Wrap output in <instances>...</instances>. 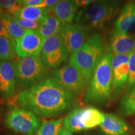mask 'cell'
<instances>
[{"label": "cell", "instance_id": "9a60e30c", "mask_svg": "<svg viewBox=\"0 0 135 135\" xmlns=\"http://www.w3.org/2000/svg\"><path fill=\"white\" fill-rule=\"evenodd\" d=\"M100 129L105 135H129L131 131L125 121L112 113L104 114Z\"/></svg>", "mask_w": 135, "mask_h": 135}, {"label": "cell", "instance_id": "6da1fadb", "mask_svg": "<svg viewBox=\"0 0 135 135\" xmlns=\"http://www.w3.org/2000/svg\"><path fill=\"white\" fill-rule=\"evenodd\" d=\"M17 103L23 108L42 118L56 117L73 107L74 95L52 78H48L16 97Z\"/></svg>", "mask_w": 135, "mask_h": 135}, {"label": "cell", "instance_id": "52a82bcc", "mask_svg": "<svg viewBox=\"0 0 135 135\" xmlns=\"http://www.w3.org/2000/svg\"><path fill=\"white\" fill-rule=\"evenodd\" d=\"M3 123L8 129L23 135H34L41 126L39 116L18 106L10 108L4 116Z\"/></svg>", "mask_w": 135, "mask_h": 135}, {"label": "cell", "instance_id": "d6a6232c", "mask_svg": "<svg viewBox=\"0 0 135 135\" xmlns=\"http://www.w3.org/2000/svg\"><path fill=\"white\" fill-rule=\"evenodd\" d=\"M84 135H91V134H84Z\"/></svg>", "mask_w": 135, "mask_h": 135}, {"label": "cell", "instance_id": "7c38bea8", "mask_svg": "<svg viewBox=\"0 0 135 135\" xmlns=\"http://www.w3.org/2000/svg\"><path fill=\"white\" fill-rule=\"evenodd\" d=\"M89 30L78 24L63 26L60 32L69 55L80 50L88 38Z\"/></svg>", "mask_w": 135, "mask_h": 135}, {"label": "cell", "instance_id": "7402d4cb", "mask_svg": "<svg viewBox=\"0 0 135 135\" xmlns=\"http://www.w3.org/2000/svg\"><path fill=\"white\" fill-rule=\"evenodd\" d=\"M63 125V119L45 121L34 135H60Z\"/></svg>", "mask_w": 135, "mask_h": 135}, {"label": "cell", "instance_id": "f1b7e54d", "mask_svg": "<svg viewBox=\"0 0 135 135\" xmlns=\"http://www.w3.org/2000/svg\"><path fill=\"white\" fill-rule=\"evenodd\" d=\"M0 36H5L9 38L7 33V31H6V29H5L4 26L1 22H0Z\"/></svg>", "mask_w": 135, "mask_h": 135}, {"label": "cell", "instance_id": "4dcf8cb0", "mask_svg": "<svg viewBox=\"0 0 135 135\" xmlns=\"http://www.w3.org/2000/svg\"><path fill=\"white\" fill-rule=\"evenodd\" d=\"M3 13V8H2V7H1V5H0V18H1V15H2Z\"/></svg>", "mask_w": 135, "mask_h": 135}, {"label": "cell", "instance_id": "603a6c76", "mask_svg": "<svg viewBox=\"0 0 135 135\" xmlns=\"http://www.w3.org/2000/svg\"><path fill=\"white\" fill-rule=\"evenodd\" d=\"M120 109L124 115L135 114V88L126 93L121 99Z\"/></svg>", "mask_w": 135, "mask_h": 135}, {"label": "cell", "instance_id": "ffe728a7", "mask_svg": "<svg viewBox=\"0 0 135 135\" xmlns=\"http://www.w3.org/2000/svg\"><path fill=\"white\" fill-rule=\"evenodd\" d=\"M0 22L4 26L9 38L14 40L21 38L26 32V30L18 25L15 17L6 13H3L0 18Z\"/></svg>", "mask_w": 135, "mask_h": 135}, {"label": "cell", "instance_id": "4fadbf2b", "mask_svg": "<svg viewBox=\"0 0 135 135\" xmlns=\"http://www.w3.org/2000/svg\"><path fill=\"white\" fill-rule=\"evenodd\" d=\"M16 80L13 62H0V96L3 99H8L15 96Z\"/></svg>", "mask_w": 135, "mask_h": 135}, {"label": "cell", "instance_id": "d4e9b609", "mask_svg": "<svg viewBox=\"0 0 135 135\" xmlns=\"http://www.w3.org/2000/svg\"><path fill=\"white\" fill-rule=\"evenodd\" d=\"M129 76L126 85L127 92L135 88V51L131 54L129 61Z\"/></svg>", "mask_w": 135, "mask_h": 135}, {"label": "cell", "instance_id": "ac0fdd59", "mask_svg": "<svg viewBox=\"0 0 135 135\" xmlns=\"http://www.w3.org/2000/svg\"><path fill=\"white\" fill-rule=\"evenodd\" d=\"M62 25L60 20L53 15H48L41 21L40 26L37 31L45 39L58 35L62 29Z\"/></svg>", "mask_w": 135, "mask_h": 135}, {"label": "cell", "instance_id": "e0dca14e", "mask_svg": "<svg viewBox=\"0 0 135 135\" xmlns=\"http://www.w3.org/2000/svg\"><path fill=\"white\" fill-rule=\"evenodd\" d=\"M116 31L128 35L131 30H135V3L126 4L119 13L115 23Z\"/></svg>", "mask_w": 135, "mask_h": 135}, {"label": "cell", "instance_id": "3957f363", "mask_svg": "<svg viewBox=\"0 0 135 135\" xmlns=\"http://www.w3.org/2000/svg\"><path fill=\"white\" fill-rule=\"evenodd\" d=\"M16 86L25 91L36 85L49 76L48 69L45 66L41 58L27 56L13 61Z\"/></svg>", "mask_w": 135, "mask_h": 135}, {"label": "cell", "instance_id": "83f0119b", "mask_svg": "<svg viewBox=\"0 0 135 135\" xmlns=\"http://www.w3.org/2000/svg\"><path fill=\"white\" fill-rule=\"evenodd\" d=\"M94 1L93 0H81V1H76V2L78 4L79 7L81 8H84L86 7L87 6H88L90 4H91L94 2Z\"/></svg>", "mask_w": 135, "mask_h": 135}, {"label": "cell", "instance_id": "f546056e", "mask_svg": "<svg viewBox=\"0 0 135 135\" xmlns=\"http://www.w3.org/2000/svg\"><path fill=\"white\" fill-rule=\"evenodd\" d=\"M60 135H73L72 134V133L69 130H68L67 129H66L64 127H63L61 129Z\"/></svg>", "mask_w": 135, "mask_h": 135}, {"label": "cell", "instance_id": "9c48e42d", "mask_svg": "<svg viewBox=\"0 0 135 135\" xmlns=\"http://www.w3.org/2000/svg\"><path fill=\"white\" fill-rule=\"evenodd\" d=\"M41 60L48 69H56L65 62L69 53L60 34L46 38L41 52Z\"/></svg>", "mask_w": 135, "mask_h": 135}, {"label": "cell", "instance_id": "7a4b0ae2", "mask_svg": "<svg viewBox=\"0 0 135 135\" xmlns=\"http://www.w3.org/2000/svg\"><path fill=\"white\" fill-rule=\"evenodd\" d=\"M113 53L104 54L99 60L88 84L84 96L85 104L104 105L112 95Z\"/></svg>", "mask_w": 135, "mask_h": 135}, {"label": "cell", "instance_id": "30bf717a", "mask_svg": "<svg viewBox=\"0 0 135 135\" xmlns=\"http://www.w3.org/2000/svg\"><path fill=\"white\" fill-rule=\"evenodd\" d=\"M130 55H113L111 60L113 99H117L127 85Z\"/></svg>", "mask_w": 135, "mask_h": 135}, {"label": "cell", "instance_id": "484cf974", "mask_svg": "<svg viewBox=\"0 0 135 135\" xmlns=\"http://www.w3.org/2000/svg\"><path fill=\"white\" fill-rule=\"evenodd\" d=\"M18 25L25 30H37L40 26L41 21H29V20L16 18Z\"/></svg>", "mask_w": 135, "mask_h": 135}, {"label": "cell", "instance_id": "4316f807", "mask_svg": "<svg viewBox=\"0 0 135 135\" xmlns=\"http://www.w3.org/2000/svg\"><path fill=\"white\" fill-rule=\"evenodd\" d=\"M23 7L30 6V7H38L43 8L44 0H23L22 1Z\"/></svg>", "mask_w": 135, "mask_h": 135}, {"label": "cell", "instance_id": "1f68e13d", "mask_svg": "<svg viewBox=\"0 0 135 135\" xmlns=\"http://www.w3.org/2000/svg\"><path fill=\"white\" fill-rule=\"evenodd\" d=\"M1 113H2V108H1V102H0V116H1Z\"/></svg>", "mask_w": 135, "mask_h": 135}, {"label": "cell", "instance_id": "44dd1931", "mask_svg": "<svg viewBox=\"0 0 135 135\" xmlns=\"http://www.w3.org/2000/svg\"><path fill=\"white\" fill-rule=\"evenodd\" d=\"M16 43L12 38L0 36V62L13 60L16 55Z\"/></svg>", "mask_w": 135, "mask_h": 135}, {"label": "cell", "instance_id": "d6986e66", "mask_svg": "<svg viewBox=\"0 0 135 135\" xmlns=\"http://www.w3.org/2000/svg\"><path fill=\"white\" fill-rule=\"evenodd\" d=\"M49 13H50V11L45 8L24 6L15 13L13 16L18 19L41 21L48 16Z\"/></svg>", "mask_w": 135, "mask_h": 135}, {"label": "cell", "instance_id": "277c9868", "mask_svg": "<svg viewBox=\"0 0 135 135\" xmlns=\"http://www.w3.org/2000/svg\"><path fill=\"white\" fill-rule=\"evenodd\" d=\"M103 55V46L100 35L94 34L80 50L71 55L70 62L80 71L88 83Z\"/></svg>", "mask_w": 135, "mask_h": 135}, {"label": "cell", "instance_id": "ba28073f", "mask_svg": "<svg viewBox=\"0 0 135 135\" xmlns=\"http://www.w3.org/2000/svg\"><path fill=\"white\" fill-rule=\"evenodd\" d=\"M51 78L75 97L81 94L88 83L80 71L70 62L50 73Z\"/></svg>", "mask_w": 135, "mask_h": 135}, {"label": "cell", "instance_id": "8992f818", "mask_svg": "<svg viewBox=\"0 0 135 135\" xmlns=\"http://www.w3.org/2000/svg\"><path fill=\"white\" fill-rule=\"evenodd\" d=\"M104 114L95 108L76 106L63 119V126L71 133L81 132L100 126Z\"/></svg>", "mask_w": 135, "mask_h": 135}, {"label": "cell", "instance_id": "cb8c5ba5", "mask_svg": "<svg viewBox=\"0 0 135 135\" xmlns=\"http://www.w3.org/2000/svg\"><path fill=\"white\" fill-rule=\"evenodd\" d=\"M0 5L5 10L4 13L13 15L23 7L22 1L18 0H0Z\"/></svg>", "mask_w": 135, "mask_h": 135}, {"label": "cell", "instance_id": "5b68a950", "mask_svg": "<svg viewBox=\"0 0 135 135\" xmlns=\"http://www.w3.org/2000/svg\"><path fill=\"white\" fill-rule=\"evenodd\" d=\"M119 9V3L113 1H94L78 12L76 24L88 30L100 28L108 23Z\"/></svg>", "mask_w": 135, "mask_h": 135}, {"label": "cell", "instance_id": "2e32d148", "mask_svg": "<svg viewBox=\"0 0 135 135\" xmlns=\"http://www.w3.org/2000/svg\"><path fill=\"white\" fill-rule=\"evenodd\" d=\"M78 8L80 7L76 1L62 0L59 1L51 11L63 26L71 24L76 16V14Z\"/></svg>", "mask_w": 135, "mask_h": 135}, {"label": "cell", "instance_id": "5bb4252c", "mask_svg": "<svg viewBox=\"0 0 135 135\" xmlns=\"http://www.w3.org/2000/svg\"><path fill=\"white\" fill-rule=\"evenodd\" d=\"M109 45L113 55H130L135 51V38L114 30L109 35Z\"/></svg>", "mask_w": 135, "mask_h": 135}, {"label": "cell", "instance_id": "8fae6325", "mask_svg": "<svg viewBox=\"0 0 135 135\" xmlns=\"http://www.w3.org/2000/svg\"><path fill=\"white\" fill-rule=\"evenodd\" d=\"M45 40L37 30H26L21 38L15 40L16 56L19 58L40 57Z\"/></svg>", "mask_w": 135, "mask_h": 135}]
</instances>
